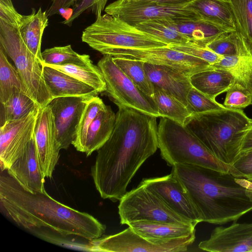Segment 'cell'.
<instances>
[{
	"label": "cell",
	"mask_w": 252,
	"mask_h": 252,
	"mask_svg": "<svg viewBox=\"0 0 252 252\" xmlns=\"http://www.w3.org/2000/svg\"><path fill=\"white\" fill-rule=\"evenodd\" d=\"M113 132L97 151L91 175L103 199L120 201L143 163L158 148L157 117L119 107Z\"/></svg>",
	"instance_id": "obj_1"
},
{
	"label": "cell",
	"mask_w": 252,
	"mask_h": 252,
	"mask_svg": "<svg viewBox=\"0 0 252 252\" xmlns=\"http://www.w3.org/2000/svg\"><path fill=\"white\" fill-rule=\"evenodd\" d=\"M1 211L29 230L49 228L63 237L74 236L89 241L103 236L106 226L92 215L80 212L44 192L32 193L12 177H0Z\"/></svg>",
	"instance_id": "obj_2"
},
{
	"label": "cell",
	"mask_w": 252,
	"mask_h": 252,
	"mask_svg": "<svg viewBox=\"0 0 252 252\" xmlns=\"http://www.w3.org/2000/svg\"><path fill=\"white\" fill-rule=\"evenodd\" d=\"M172 167L171 172L186 189L202 222L237 221L252 211V181L191 164Z\"/></svg>",
	"instance_id": "obj_3"
},
{
	"label": "cell",
	"mask_w": 252,
	"mask_h": 252,
	"mask_svg": "<svg viewBox=\"0 0 252 252\" xmlns=\"http://www.w3.org/2000/svg\"><path fill=\"white\" fill-rule=\"evenodd\" d=\"M252 120L242 109L226 107L190 115L184 126L219 160L231 165L241 152L244 131Z\"/></svg>",
	"instance_id": "obj_4"
},
{
	"label": "cell",
	"mask_w": 252,
	"mask_h": 252,
	"mask_svg": "<svg viewBox=\"0 0 252 252\" xmlns=\"http://www.w3.org/2000/svg\"><path fill=\"white\" fill-rule=\"evenodd\" d=\"M20 14L12 0H0V47L14 63L26 93L42 108L53 98L44 80L41 61L29 50L22 38Z\"/></svg>",
	"instance_id": "obj_5"
},
{
	"label": "cell",
	"mask_w": 252,
	"mask_h": 252,
	"mask_svg": "<svg viewBox=\"0 0 252 252\" xmlns=\"http://www.w3.org/2000/svg\"><path fill=\"white\" fill-rule=\"evenodd\" d=\"M158 141L160 156L169 166L191 164L229 173L231 165L218 159L184 125L160 117L158 126Z\"/></svg>",
	"instance_id": "obj_6"
},
{
	"label": "cell",
	"mask_w": 252,
	"mask_h": 252,
	"mask_svg": "<svg viewBox=\"0 0 252 252\" xmlns=\"http://www.w3.org/2000/svg\"><path fill=\"white\" fill-rule=\"evenodd\" d=\"M82 41L101 54L116 48L146 49L168 46L158 38L107 13L82 32Z\"/></svg>",
	"instance_id": "obj_7"
},
{
	"label": "cell",
	"mask_w": 252,
	"mask_h": 252,
	"mask_svg": "<svg viewBox=\"0 0 252 252\" xmlns=\"http://www.w3.org/2000/svg\"><path fill=\"white\" fill-rule=\"evenodd\" d=\"M118 213L121 224L148 221L196 225L172 210L158 195L141 183L121 198Z\"/></svg>",
	"instance_id": "obj_8"
},
{
	"label": "cell",
	"mask_w": 252,
	"mask_h": 252,
	"mask_svg": "<svg viewBox=\"0 0 252 252\" xmlns=\"http://www.w3.org/2000/svg\"><path fill=\"white\" fill-rule=\"evenodd\" d=\"M106 83L107 95L118 107L126 106L145 114L160 117L153 97L142 92L115 63L113 57L103 55L98 62Z\"/></svg>",
	"instance_id": "obj_9"
},
{
	"label": "cell",
	"mask_w": 252,
	"mask_h": 252,
	"mask_svg": "<svg viewBox=\"0 0 252 252\" xmlns=\"http://www.w3.org/2000/svg\"><path fill=\"white\" fill-rule=\"evenodd\" d=\"M195 239V233L166 240L146 238L130 226L115 234L102 236L90 241V251L108 252H185Z\"/></svg>",
	"instance_id": "obj_10"
},
{
	"label": "cell",
	"mask_w": 252,
	"mask_h": 252,
	"mask_svg": "<svg viewBox=\"0 0 252 252\" xmlns=\"http://www.w3.org/2000/svg\"><path fill=\"white\" fill-rule=\"evenodd\" d=\"M104 11L133 26L145 21L164 18L201 19L186 5L168 6L130 0H117L106 6Z\"/></svg>",
	"instance_id": "obj_11"
},
{
	"label": "cell",
	"mask_w": 252,
	"mask_h": 252,
	"mask_svg": "<svg viewBox=\"0 0 252 252\" xmlns=\"http://www.w3.org/2000/svg\"><path fill=\"white\" fill-rule=\"evenodd\" d=\"M102 54L169 66L189 76L211 67V64L207 62L171 49L168 46L146 49H112L104 51Z\"/></svg>",
	"instance_id": "obj_12"
},
{
	"label": "cell",
	"mask_w": 252,
	"mask_h": 252,
	"mask_svg": "<svg viewBox=\"0 0 252 252\" xmlns=\"http://www.w3.org/2000/svg\"><path fill=\"white\" fill-rule=\"evenodd\" d=\"M39 109H34L20 119L1 125L0 160L2 171L7 170L25 152L34 135Z\"/></svg>",
	"instance_id": "obj_13"
},
{
	"label": "cell",
	"mask_w": 252,
	"mask_h": 252,
	"mask_svg": "<svg viewBox=\"0 0 252 252\" xmlns=\"http://www.w3.org/2000/svg\"><path fill=\"white\" fill-rule=\"evenodd\" d=\"M140 183L156 193L179 215L196 225L202 222L186 189L172 172L162 177L143 179Z\"/></svg>",
	"instance_id": "obj_14"
},
{
	"label": "cell",
	"mask_w": 252,
	"mask_h": 252,
	"mask_svg": "<svg viewBox=\"0 0 252 252\" xmlns=\"http://www.w3.org/2000/svg\"><path fill=\"white\" fill-rule=\"evenodd\" d=\"M92 97L67 96L53 98L48 104L54 118L57 142L60 150L72 144L87 101Z\"/></svg>",
	"instance_id": "obj_15"
},
{
	"label": "cell",
	"mask_w": 252,
	"mask_h": 252,
	"mask_svg": "<svg viewBox=\"0 0 252 252\" xmlns=\"http://www.w3.org/2000/svg\"><path fill=\"white\" fill-rule=\"evenodd\" d=\"M34 136L41 170L45 177L51 178L60 158L54 118L50 106L39 108Z\"/></svg>",
	"instance_id": "obj_16"
},
{
	"label": "cell",
	"mask_w": 252,
	"mask_h": 252,
	"mask_svg": "<svg viewBox=\"0 0 252 252\" xmlns=\"http://www.w3.org/2000/svg\"><path fill=\"white\" fill-rule=\"evenodd\" d=\"M198 248L210 252H252V222L234 221L228 226L216 227Z\"/></svg>",
	"instance_id": "obj_17"
},
{
	"label": "cell",
	"mask_w": 252,
	"mask_h": 252,
	"mask_svg": "<svg viewBox=\"0 0 252 252\" xmlns=\"http://www.w3.org/2000/svg\"><path fill=\"white\" fill-rule=\"evenodd\" d=\"M26 190L44 192L45 178L40 166L34 135L23 155L7 170Z\"/></svg>",
	"instance_id": "obj_18"
},
{
	"label": "cell",
	"mask_w": 252,
	"mask_h": 252,
	"mask_svg": "<svg viewBox=\"0 0 252 252\" xmlns=\"http://www.w3.org/2000/svg\"><path fill=\"white\" fill-rule=\"evenodd\" d=\"M144 66L154 86L167 92L187 106V96L192 87L189 76L165 65L145 63Z\"/></svg>",
	"instance_id": "obj_19"
},
{
	"label": "cell",
	"mask_w": 252,
	"mask_h": 252,
	"mask_svg": "<svg viewBox=\"0 0 252 252\" xmlns=\"http://www.w3.org/2000/svg\"><path fill=\"white\" fill-rule=\"evenodd\" d=\"M42 64L44 80L53 99L67 96L94 97L99 94L73 77L49 65Z\"/></svg>",
	"instance_id": "obj_20"
},
{
	"label": "cell",
	"mask_w": 252,
	"mask_h": 252,
	"mask_svg": "<svg viewBox=\"0 0 252 252\" xmlns=\"http://www.w3.org/2000/svg\"><path fill=\"white\" fill-rule=\"evenodd\" d=\"M169 21L190 42L204 47L219 36L232 31L202 19H170Z\"/></svg>",
	"instance_id": "obj_21"
},
{
	"label": "cell",
	"mask_w": 252,
	"mask_h": 252,
	"mask_svg": "<svg viewBox=\"0 0 252 252\" xmlns=\"http://www.w3.org/2000/svg\"><path fill=\"white\" fill-rule=\"evenodd\" d=\"M187 7L205 21L230 31H237L236 22L227 0H194Z\"/></svg>",
	"instance_id": "obj_22"
},
{
	"label": "cell",
	"mask_w": 252,
	"mask_h": 252,
	"mask_svg": "<svg viewBox=\"0 0 252 252\" xmlns=\"http://www.w3.org/2000/svg\"><path fill=\"white\" fill-rule=\"evenodd\" d=\"M48 25V16L41 8L37 11L33 8L28 15L20 14L19 30L22 38L29 50L41 62L42 37Z\"/></svg>",
	"instance_id": "obj_23"
},
{
	"label": "cell",
	"mask_w": 252,
	"mask_h": 252,
	"mask_svg": "<svg viewBox=\"0 0 252 252\" xmlns=\"http://www.w3.org/2000/svg\"><path fill=\"white\" fill-rule=\"evenodd\" d=\"M190 80L192 87L215 100L218 95L226 92L235 82L228 72L212 66L192 74Z\"/></svg>",
	"instance_id": "obj_24"
},
{
	"label": "cell",
	"mask_w": 252,
	"mask_h": 252,
	"mask_svg": "<svg viewBox=\"0 0 252 252\" xmlns=\"http://www.w3.org/2000/svg\"><path fill=\"white\" fill-rule=\"evenodd\" d=\"M127 225L146 238L157 240L170 239L194 234L196 226L193 224H176L148 221L132 222Z\"/></svg>",
	"instance_id": "obj_25"
},
{
	"label": "cell",
	"mask_w": 252,
	"mask_h": 252,
	"mask_svg": "<svg viewBox=\"0 0 252 252\" xmlns=\"http://www.w3.org/2000/svg\"><path fill=\"white\" fill-rule=\"evenodd\" d=\"M116 114L106 105L96 115L87 134L83 153L87 156L99 149L110 137L115 126Z\"/></svg>",
	"instance_id": "obj_26"
},
{
	"label": "cell",
	"mask_w": 252,
	"mask_h": 252,
	"mask_svg": "<svg viewBox=\"0 0 252 252\" xmlns=\"http://www.w3.org/2000/svg\"><path fill=\"white\" fill-rule=\"evenodd\" d=\"M211 66L228 72L235 82L252 94V54L223 56Z\"/></svg>",
	"instance_id": "obj_27"
},
{
	"label": "cell",
	"mask_w": 252,
	"mask_h": 252,
	"mask_svg": "<svg viewBox=\"0 0 252 252\" xmlns=\"http://www.w3.org/2000/svg\"><path fill=\"white\" fill-rule=\"evenodd\" d=\"M206 47L221 56L252 54V45L238 30L223 33Z\"/></svg>",
	"instance_id": "obj_28"
},
{
	"label": "cell",
	"mask_w": 252,
	"mask_h": 252,
	"mask_svg": "<svg viewBox=\"0 0 252 252\" xmlns=\"http://www.w3.org/2000/svg\"><path fill=\"white\" fill-rule=\"evenodd\" d=\"M26 92L21 77L8 61L6 53L0 47V101L6 102L16 93Z\"/></svg>",
	"instance_id": "obj_29"
},
{
	"label": "cell",
	"mask_w": 252,
	"mask_h": 252,
	"mask_svg": "<svg viewBox=\"0 0 252 252\" xmlns=\"http://www.w3.org/2000/svg\"><path fill=\"white\" fill-rule=\"evenodd\" d=\"M154 87L153 97L160 117L167 118L184 125L186 120L190 115L187 106L159 87L157 86Z\"/></svg>",
	"instance_id": "obj_30"
},
{
	"label": "cell",
	"mask_w": 252,
	"mask_h": 252,
	"mask_svg": "<svg viewBox=\"0 0 252 252\" xmlns=\"http://www.w3.org/2000/svg\"><path fill=\"white\" fill-rule=\"evenodd\" d=\"M169 19L171 18L147 21L139 23L134 27L158 38L168 45L184 44L189 42V40L186 36L171 25Z\"/></svg>",
	"instance_id": "obj_31"
},
{
	"label": "cell",
	"mask_w": 252,
	"mask_h": 252,
	"mask_svg": "<svg viewBox=\"0 0 252 252\" xmlns=\"http://www.w3.org/2000/svg\"><path fill=\"white\" fill-rule=\"evenodd\" d=\"M42 58L41 63L47 65L87 66L93 64L89 55L77 53L70 45L46 49L42 52Z\"/></svg>",
	"instance_id": "obj_32"
},
{
	"label": "cell",
	"mask_w": 252,
	"mask_h": 252,
	"mask_svg": "<svg viewBox=\"0 0 252 252\" xmlns=\"http://www.w3.org/2000/svg\"><path fill=\"white\" fill-rule=\"evenodd\" d=\"M47 65L73 77L80 81L93 88L99 94L103 93L106 90V86L105 80L97 65H94V64L87 66L77 65L75 64Z\"/></svg>",
	"instance_id": "obj_33"
},
{
	"label": "cell",
	"mask_w": 252,
	"mask_h": 252,
	"mask_svg": "<svg viewBox=\"0 0 252 252\" xmlns=\"http://www.w3.org/2000/svg\"><path fill=\"white\" fill-rule=\"evenodd\" d=\"M113 59L115 63L142 92L150 96H153L154 85L146 73L144 66V62L121 57H113Z\"/></svg>",
	"instance_id": "obj_34"
},
{
	"label": "cell",
	"mask_w": 252,
	"mask_h": 252,
	"mask_svg": "<svg viewBox=\"0 0 252 252\" xmlns=\"http://www.w3.org/2000/svg\"><path fill=\"white\" fill-rule=\"evenodd\" d=\"M1 105L2 113L1 125L6 122L20 119L39 107L37 103L24 92L14 93Z\"/></svg>",
	"instance_id": "obj_35"
},
{
	"label": "cell",
	"mask_w": 252,
	"mask_h": 252,
	"mask_svg": "<svg viewBox=\"0 0 252 252\" xmlns=\"http://www.w3.org/2000/svg\"><path fill=\"white\" fill-rule=\"evenodd\" d=\"M98 96L91 97L87 102L79 121L72 145L77 151L83 153L89 128L98 113L106 107Z\"/></svg>",
	"instance_id": "obj_36"
},
{
	"label": "cell",
	"mask_w": 252,
	"mask_h": 252,
	"mask_svg": "<svg viewBox=\"0 0 252 252\" xmlns=\"http://www.w3.org/2000/svg\"><path fill=\"white\" fill-rule=\"evenodd\" d=\"M232 10L238 31L252 46V0H227Z\"/></svg>",
	"instance_id": "obj_37"
},
{
	"label": "cell",
	"mask_w": 252,
	"mask_h": 252,
	"mask_svg": "<svg viewBox=\"0 0 252 252\" xmlns=\"http://www.w3.org/2000/svg\"><path fill=\"white\" fill-rule=\"evenodd\" d=\"M225 107L192 87L187 96V108L190 115L208 112Z\"/></svg>",
	"instance_id": "obj_38"
},
{
	"label": "cell",
	"mask_w": 252,
	"mask_h": 252,
	"mask_svg": "<svg viewBox=\"0 0 252 252\" xmlns=\"http://www.w3.org/2000/svg\"><path fill=\"white\" fill-rule=\"evenodd\" d=\"M252 104V94L240 84L234 82L226 91L223 106L231 109H242Z\"/></svg>",
	"instance_id": "obj_39"
},
{
	"label": "cell",
	"mask_w": 252,
	"mask_h": 252,
	"mask_svg": "<svg viewBox=\"0 0 252 252\" xmlns=\"http://www.w3.org/2000/svg\"><path fill=\"white\" fill-rule=\"evenodd\" d=\"M168 46L174 50L203 60L211 65L218 63L223 56L219 55L206 47L191 42L180 44H171Z\"/></svg>",
	"instance_id": "obj_40"
},
{
	"label": "cell",
	"mask_w": 252,
	"mask_h": 252,
	"mask_svg": "<svg viewBox=\"0 0 252 252\" xmlns=\"http://www.w3.org/2000/svg\"><path fill=\"white\" fill-rule=\"evenodd\" d=\"M108 0H81L74 6L70 16L62 23L71 26L73 22L86 10L91 11L96 18L100 16Z\"/></svg>",
	"instance_id": "obj_41"
},
{
	"label": "cell",
	"mask_w": 252,
	"mask_h": 252,
	"mask_svg": "<svg viewBox=\"0 0 252 252\" xmlns=\"http://www.w3.org/2000/svg\"><path fill=\"white\" fill-rule=\"evenodd\" d=\"M229 173L235 177L250 180L252 177V148L240 152L231 165Z\"/></svg>",
	"instance_id": "obj_42"
},
{
	"label": "cell",
	"mask_w": 252,
	"mask_h": 252,
	"mask_svg": "<svg viewBox=\"0 0 252 252\" xmlns=\"http://www.w3.org/2000/svg\"><path fill=\"white\" fill-rule=\"evenodd\" d=\"M78 0H52L50 6L46 11L48 16L59 14L63 9H67L74 5Z\"/></svg>",
	"instance_id": "obj_43"
},
{
	"label": "cell",
	"mask_w": 252,
	"mask_h": 252,
	"mask_svg": "<svg viewBox=\"0 0 252 252\" xmlns=\"http://www.w3.org/2000/svg\"><path fill=\"white\" fill-rule=\"evenodd\" d=\"M133 1L153 2L160 5L168 6L187 5L194 0H130Z\"/></svg>",
	"instance_id": "obj_44"
},
{
	"label": "cell",
	"mask_w": 252,
	"mask_h": 252,
	"mask_svg": "<svg viewBox=\"0 0 252 252\" xmlns=\"http://www.w3.org/2000/svg\"><path fill=\"white\" fill-rule=\"evenodd\" d=\"M252 148V124L244 131L241 144V151Z\"/></svg>",
	"instance_id": "obj_45"
},
{
	"label": "cell",
	"mask_w": 252,
	"mask_h": 252,
	"mask_svg": "<svg viewBox=\"0 0 252 252\" xmlns=\"http://www.w3.org/2000/svg\"><path fill=\"white\" fill-rule=\"evenodd\" d=\"M250 181H252V178H251Z\"/></svg>",
	"instance_id": "obj_46"
}]
</instances>
